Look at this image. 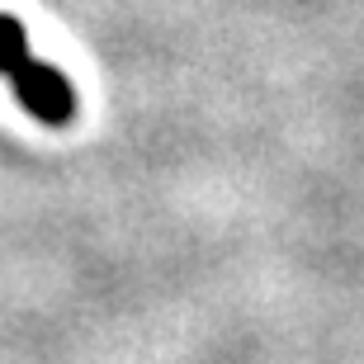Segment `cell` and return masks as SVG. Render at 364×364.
I'll return each instance as SVG.
<instances>
[{"label":"cell","instance_id":"6da1fadb","mask_svg":"<svg viewBox=\"0 0 364 364\" xmlns=\"http://www.w3.org/2000/svg\"><path fill=\"white\" fill-rule=\"evenodd\" d=\"M0 81L10 85L19 109H24L33 123H43V128H71L76 114H81L76 85H71L53 62L33 57L28 33L14 14H0Z\"/></svg>","mask_w":364,"mask_h":364}]
</instances>
